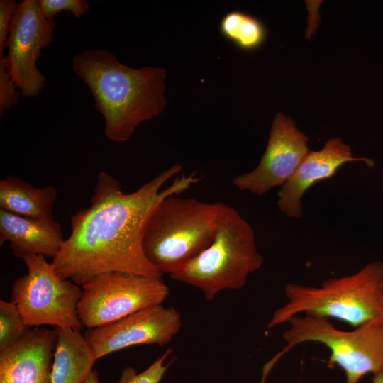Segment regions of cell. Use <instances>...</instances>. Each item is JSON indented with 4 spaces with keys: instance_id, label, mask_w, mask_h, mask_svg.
<instances>
[{
    "instance_id": "1",
    "label": "cell",
    "mask_w": 383,
    "mask_h": 383,
    "mask_svg": "<svg viewBox=\"0 0 383 383\" xmlns=\"http://www.w3.org/2000/svg\"><path fill=\"white\" fill-rule=\"evenodd\" d=\"M182 170L181 165H174L128 194L112 175L99 172L90 206L71 217L70 234L52 258L57 273L80 287L112 272L161 279L145 255L143 235L162 200L184 192L199 181L191 173L176 177L162 189Z\"/></svg>"
},
{
    "instance_id": "2",
    "label": "cell",
    "mask_w": 383,
    "mask_h": 383,
    "mask_svg": "<svg viewBox=\"0 0 383 383\" xmlns=\"http://www.w3.org/2000/svg\"><path fill=\"white\" fill-rule=\"evenodd\" d=\"M72 67L89 87L104 118L105 136L111 141L128 140L139 125L160 115L167 106L164 68H133L105 49L76 55Z\"/></svg>"
},
{
    "instance_id": "3",
    "label": "cell",
    "mask_w": 383,
    "mask_h": 383,
    "mask_svg": "<svg viewBox=\"0 0 383 383\" xmlns=\"http://www.w3.org/2000/svg\"><path fill=\"white\" fill-rule=\"evenodd\" d=\"M284 294L287 301L273 312L268 328L301 314L335 318L353 328L383 323V263L372 261L355 274L330 278L321 287L288 283Z\"/></svg>"
},
{
    "instance_id": "4",
    "label": "cell",
    "mask_w": 383,
    "mask_h": 383,
    "mask_svg": "<svg viewBox=\"0 0 383 383\" xmlns=\"http://www.w3.org/2000/svg\"><path fill=\"white\" fill-rule=\"evenodd\" d=\"M177 196L157 205L143 235L145 255L161 275L172 274L198 256L217 230L220 202Z\"/></svg>"
},
{
    "instance_id": "5",
    "label": "cell",
    "mask_w": 383,
    "mask_h": 383,
    "mask_svg": "<svg viewBox=\"0 0 383 383\" xmlns=\"http://www.w3.org/2000/svg\"><path fill=\"white\" fill-rule=\"evenodd\" d=\"M262 264L250 224L233 207L220 202L211 243L170 276L199 289L206 300H211L223 290L242 289Z\"/></svg>"
},
{
    "instance_id": "6",
    "label": "cell",
    "mask_w": 383,
    "mask_h": 383,
    "mask_svg": "<svg viewBox=\"0 0 383 383\" xmlns=\"http://www.w3.org/2000/svg\"><path fill=\"white\" fill-rule=\"evenodd\" d=\"M283 333L286 345L262 369L261 383L275 363L299 344L315 342L331 351L328 365H337L344 372L345 383H358L368 373L374 374L383 367V323L370 322L352 331L335 328L323 317L301 314L292 318Z\"/></svg>"
},
{
    "instance_id": "7",
    "label": "cell",
    "mask_w": 383,
    "mask_h": 383,
    "mask_svg": "<svg viewBox=\"0 0 383 383\" xmlns=\"http://www.w3.org/2000/svg\"><path fill=\"white\" fill-rule=\"evenodd\" d=\"M23 260L28 272L15 280L11 301L26 323L30 328L49 325L80 331L84 326L77 306L82 287L60 277L44 256L29 255Z\"/></svg>"
},
{
    "instance_id": "8",
    "label": "cell",
    "mask_w": 383,
    "mask_h": 383,
    "mask_svg": "<svg viewBox=\"0 0 383 383\" xmlns=\"http://www.w3.org/2000/svg\"><path fill=\"white\" fill-rule=\"evenodd\" d=\"M81 287L77 313L87 328L106 326L162 304L170 294L161 279L126 272L102 274Z\"/></svg>"
},
{
    "instance_id": "9",
    "label": "cell",
    "mask_w": 383,
    "mask_h": 383,
    "mask_svg": "<svg viewBox=\"0 0 383 383\" xmlns=\"http://www.w3.org/2000/svg\"><path fill=\"white\" fill-rule=\"evenodd\" d=\"M56 23L45 17L38 0L18 3L7 41L5 62L11 78L24 97H34L45 87L47 80L37 67L43 50L54 40Z\"/></svg>"
},
{
    "instance_id": "10",
    "label": "cell",
    "mask_w": 383,
    "mask_h": 383,
    "mask_svg": "<svg viewBox=\"0 0 383 383\" xmlns=\"http://www.w3.org/2000/svg\"><path fill=\"white\" fill-rule=\"evenodd\" d=\"M307 142L308 138L290 118L277 113L259 164L251 172L235 177L233 184L240 191L257 196H263L272 189L283 186L309 152Z\"/></svg>"
},
{
    "instance_id": "11",
    "label": "cell",
    "mask_w": 383,
    "mask_h": 383,
    "mask_svg": "<svg viewBox=\"0 0 383 383\" xmlns=\"http://www.w3.org/2000/svg\"><path fill=\"white\" fill-rule=\"evenodd\" d=\"M182 318L173 306H150L112 323L88 328L84 338L96 359L122 349L138 345L169 343L179 331Z\"/></svg>"
},
{
    "instance_id": "12",
    "label": "cell",
    "mask_w": 383,
    "mask_h": 383,
    "mask_svg": "<svg viewBox=\"0 0 383 383\" xmlns=\"http://www.w3.org/2000/svg\"><path fill=\"white\" fill-rule=\"evenodd\" d=\"M360 161L372 167L374 161L364 157H354L350 145L340 138H331L318 151H309L292 177L278 192L277 205L288 217L301 218V198L313 184L328 179L335 174L343 164Z\"/></svg>"
},
{
    "instance_id": "13",
    "label": "cell",
    "mask_w": 383,
    "mask_h": 383,
    "mask_svg": "<svg viewBox=\"0 0 383 383\" xmlns=\"http://www.w3.org/2000/svg\"><path fill=\"white\" fill-rule=\"evenodd\" d=\"M57 331L31 328L0 351V383H50Z\"/></svg>"
},
{
    "instance_id": "14",
    "label": "cell",
    "mask_w": 383,
    "mask_h": 383,
    "mask_svg": "<svg viewBox=\"0 0 383 383\" xmlns=\"http://www.w3.org/2000/svg\"><path fill=\"white\" fill-rule=\"evenodd\" d=\"M64 240L61 225L52 218H27L0 209V245L9 242L16 257L53 258Z\"/></svg>"
},
{
    "instance_id": "15",
    "label": "cell",
    "mask_w": 383,
    "mask_h": 383,
    "mask_svg": "<svg viewBox=\"0 0 383 383\" xmlns=\"http://www.w3.org/2000/svg\"><path fill=\"white\" fill-rule=\"evenodd\" d=\"M55 330L57 343L50 383H83L97 360L91 346L78 331L70 328Z\"/></svg>"
},
{
    "instance_id": "16",
    "label": "cell",
    "mask_w": 383,
    "mask_h": 383,
    "mask_svg": "<svg viewBox=\"0 0 383 383\" xmlns=\"http://www.w3.org/2000/svg\"><path fill=\"white\" fill-rule=\"evenodd\" d=\"M57 191L53 185L38 188L15 176L0 181V209L31 218H52Z\"/></svg>"
},
{
    "instance_id": "17",
    "label": "cell",
    "mask_w": 383,
    "mask_h": 383,
    "mask_svg": "<svg viewBox=\"0 0 383 383\" xmlns=\"http://www.w3.org/2000/svg\"><path fill=\"white\" fill-rule=\"evenodd\" d=\"M219 30L226 39L245 51L258 49L267 38L266 27L260 20L238 11L222 18Z\"/></svg>"
},
{
    "instance_id": "18",
    "label": "cell",
    "mask_w": 383,
    "mask_h": 383,
    "mask_svg": "<svg viewBox=\"0 0 383 383\" xmlns=\"http://www.w3.org/2000/svg\"><path fill=\"white\" fill-rule=\"evenodd\" d=\"M12 301L0 300V351L21 339L30 330Z\"/></svg>"
},
{
    "instance_id": "19",
    "label": "cell",
    "mask_w": 383,
    "mask_h": 383,
    "mask_svg": "<svg viewBox=\"0 0 383 383\" xmlns=\"http://www.w3.org/2000/svg\"><path fill=\"white\" fill-rule=\"evenodd\" d=\"M172 352V349H167L149 367L140 373H138L132 367H126L123 369L117 383H160L172 364V360L165 363Z\"/></svg>"
},
{
    "instance_id": "20",
    "label": "cell",
    "mask_w": 383,
    "mask_h": 383,
    "mask_svg": "<svg viewBox=\"0 0 383 383\" xmlns=\"http://www.w3.org/2000/svg\"><path fill=\"white\" fill-rule=\"evenodd\" d=\"M42 14L48 18H54L62 11H69L75 17L80 18L90 10V4L86 0H38Z\"/></svg>"
},
{
    "instance_id": "21",
    "label": "cell",
    "mask_w": 383,
    "mask_h": 383,
    "mask_svg": "<svg viewBox=\"0 0 383 383\" xmlns=\"http://www.w3.org/2000/svg\"><path fill=\"white\" fill-rule=\"evenodd\" d=\"M8 72L4 57L0 58V116L17 106L21 95Z\"/></svg>"
},
{
    "instance_id": "22",
    "label": "cell",
    "mask_w": 383,
    "mask_h": 383,
    "mask_svg": "<svg viewBox=\"0 0 383 383\" xmlns=\"http://www.w3.org/2000/svg\"><path fill=\"white\" fill-rule=\"evenodd\" d=\"M18 4L16 0L0 1V58L6 56L9 30Z\"/></svg>"
},
{
    "instance_id": "23",
    "label": "cell",
    "mask_w": 383,
    "mask_h": 383,
    "mask_svg": "<svg viewBox=\"0 0 383 383\" xmlns=\"http://www.w3.org/2000/svg\"><path fill=\"white\" fill-rule=\"evenodd\" d=\"M83 383H100L98 372L96 370H93Z\"/></svg>"
},
{
    "instance_id": "24",
    "label": "cell",
    "mask_w": 383,
    "mask_h": 383,
    "mask_svg": "<svg viewBox=\"0 0 383 383\" xmlns=\"http://www.w3.org/2000/svg\"><path fill=\"white\" fill-rule=\"evenodd\" d=\"M372 383H383V367L373 374Z\"/></svg>"
}]
</instances>
